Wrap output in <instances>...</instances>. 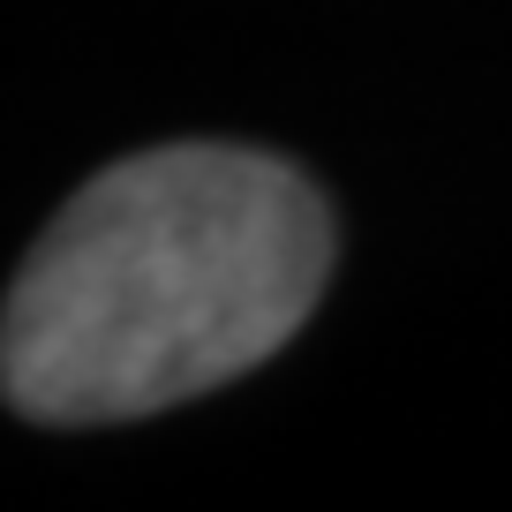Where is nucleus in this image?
Returning <instances> with one entry per match:
<instances>
[{
	"label": "nucleus",
	"instance_id": "nucleus-1",
	"mask_svg": "<svg viewBox=\"0 0 512 512\" xmlns=\"http://www.w3.org/2000/svg\"><path fill=\"white\" fill-rule=\"evenodd\" d=\"M332 272L324 196L287 159L166 144L106 166L23 256L0 384L31 422H128L272 362Z\"/></svg>",
	"mask_w": 512,
	"mask_h": 512
}]
</instances>
